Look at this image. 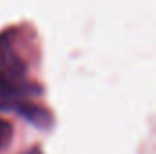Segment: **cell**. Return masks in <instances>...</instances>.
Returning a JSON list of instances; mask_svg holds the SVG:
<instances>
[{
    "label": "cell",
    "mask_w": 156,
    "mask_h": 154,
    "mask_svg": "<svg viewBox=\"0 0 156 154\" xmlns=\"http://www.w3.org/2000/svg\"><path fill=\"white\" fill-rule=\"evenodd\" d=\"M26 154H42V152H40L38 149H31V151H27Z\"/></svg>",
    "instance_id": "3"
},
{
    "label": "cell",
    "mask_w": 156,
    "mask_h": 154,
    "mask_svg": "<svg viewBox=\"0 0 156 154\" xmlns=\"http://www.w3.org/2000/svg\"><path fill=\"white\" fill-rule=\"evenodd\" d=\"M11 140V125L9 121L0 118V145H5Z\"/></svg>",
    "instance_id": "2"
},
{
    "label": "cell",
    "mask_w": 156,
    "mask_h": 154,
    "mask_svg": "<svg viewBox=\"0 0 156 154\" xmlns=\"http://www.w3.org/2000/svg\"><path fill=\"white\" fill-rule=\"evenodd\" d=\"M35 89L31 85H22L18 80L7 76L0 71V111H16L20 113V109L27 103L24 102L26 96L33 94Z\"/></svg>",
    "instance_id": "1"
}]
</instances>
